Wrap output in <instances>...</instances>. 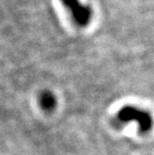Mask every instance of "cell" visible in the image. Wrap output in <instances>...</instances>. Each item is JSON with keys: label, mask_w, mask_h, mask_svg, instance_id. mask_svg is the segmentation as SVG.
I'll use <instances>...</instances> for the list:
<instances>
[{"label": "cell", "mask_w": 154, "mask_h": 155, "mask_svg": "<svg viewBox=\"0 0 154 155\" xmlns=\"http://www.w3.org/2000/svg\"><path fill=\"white\" fill-rule=\"evenodd\" d=\"M115 120L117 124L136 122L138 124L139 132L142 134L148 133L151 129L153 124V120L149 112L135 106L123 107L117 112Z\"/></svg>", "instance_id": "cell-1"}, {"label": "cell", "mask_w": 154, "mask_h": 155, "mask_svg": "<svg viewBox=\"0 0 154 155\" xmlns=\"http://www.w3.org/2000/svg\"><path fill=\"white\" fill-rule=\"evenodd\" d=\"M62 4L71 12V15L76 24L87 26L92 19V8L81 3L79 0H61Z\"/></svg>", "instance_id": "cell-2"}, {"label": "cell", "mask_w": 154, "mask_h": 155, "mask_svg": "<svg viewBox=\"0 0 154 155\" xmlns=\"http://www.w3.org/2000/svg\"><path fill=\"white\" fill-rule=\"evenodd\" d=\"M40 104L44 110H52L56 107L57 101H56L55 96L51 92L45 91L40 96Z\"/></svg>", "instance_id": "cell-3"}]
</instances>
